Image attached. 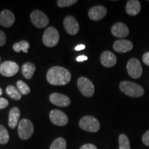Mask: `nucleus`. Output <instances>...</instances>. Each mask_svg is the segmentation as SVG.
I'll use <instances>...</instances> for the list:
<instances>
[{"label":"nucleus","mask_w":149,"mask_h":149,"mask_svg":"<svg viewBox=\"0 0 149 149\" xmlns=\"http://www.w3.org/2000/svg\"><path fill=\"white\" fill-rule=\"evenodd\" d=\"M142 141L144 144L147 146H149V130H147L142 137Z\"/></svg>","instance_id":"nucleus-29"},{"label":"nucleus","mask_w":149,"mask_h":149,"mask_svg":"<svg viewBox=\"0 0 149 149\" xmlns=\"http://www.w3.org/2000/svg\"><path fill=\"white\" fill-rule=\"evenodd\" d=\"M77 2V0H58L57 1V4L60 8H65L70 6Z\"/></svg>","instance_id":"nucleus-27"},{"label":"nucleus","mask_w":149,"mask_h":149,"mask_svg":"<svg viewBox=\"0 0 149 149\" xmlns=\"http://www.w3.org/2000/svg\"><path fill=\"white\" fill-rule=\"evenodd\" d=\"M87 59H88V57L86 55H79L76 58V60H77L78 62H82V61H86Z\"/></svg>","instance_id":"nucleus-33"},{"label":"nucleus","mask_w":149,"mask_h":149,"mask_svg":"<svg viewBox=\"0 0 149 149\" xmlns=\"http://www.w3.org/2000/svg\"><path fill=\"white\" fill-rule=\"evenodd\" d=\"M100 61L104 66L110 68L114 66L117 63L116 56L111 51H104L100 57Z\"/></svg>","instance_id":"nucleus-17"},{"label":"nucleus","mask_w":149,"mask_h":149,"mask_svg":"<svg viewBox=\"0 0 149 149\" xmlns=\"http://www.w3.org/2000/svg\"><path fill=\"white\" fill-rule=\"evenodd\" d=\"M141 3L137 0H129L126 3V11L130 16H135L140 12Z\"/></svg>","instance_id":"nucleus-18"},{"label":"nucleus","mask_w":149,"mask_h":149,"mask_svg":"<svg viewBox=\"0 0 149 149\" xmlns=\"http://www.w3.org/2000/svg\"><path fill=\"white\" fill-rule=\"evenodd\" d=\"M20 115H21V113H20L19 109L17 107H14L10 110L8 115L9 127L12 129H14L17 126Z\"/></svg>","instance_id":"nucleus-19"},{"label":"nucleus","mask_w":149,"mask_h":149,"mask_svg":"<svg viewBox=\"0 0 149 149\" xmlns=\"http://www.w3.org/2000/svg\"><path fill=\"white\" fill-rule=\"evenodd\" d=\"M50 120L55 125L63 126L66 125L68 122L67 115L59 110H53L50 113Z\"/></svg>","instance_id":"nucleus-10"},{"label":"nucleus","mask_w":149,"mask_h":149,"mask_svg":"<svg viewBox=\"0 0 149 149\" xmlns=\"http://www.w3.org/2000/svg\"><path fill=\"white\" fill-rule=\"evenodd\" d=\"M13 48V50L16 53H19V52L22 51L24 53H27L28 50L30 48V44L27 41H20V42L15 43Z\"/></svg>","instance_id":"nucleus-22"},{"label":"nucleus","mask_w":149,"mask_h":149,"mask_svg":"<svg viewBox=\"0 0 149 149\" xmlns=\"http://www.w3.org/2000/svg\"><path fill=\"white\" fill-rule=\"evenodd\" d=\"M16 86L17 88L19 91L22 95H26L31 91V89H30L29 86L25 82H24L23 81H21V80H19L17 82Z\"/></svg>","instance_id":"nucleus-25"},{"label":"nucleus","mask_w":149,"mask_h":149,"mask_svg":"<svg viewBox=\"0 0 149 149\" xmlns=\"http://www.w3.org/2000/svg\"><path fill=\"white\" fill-rule=\"evenodd\" d=\"M79 149H97V148L92 144H86L80 147Z\"/></svg>","instance_id":"nucleus-32"},{"label":"nucleus","mask_w":149,"mask_h":149,"mask_svg":"<svg viewBox=\"0 0 149 149\" xmlns=\"http://www.w3.org/2000/svg\"><path fill=\"white\" fill-rule=\"evenodd\" d=\"M6 42V37L5 33L0 30V46H3Z\"/></svg>","instance_id":"nucleus-28"},{"label":"nucleus","mask_w":149,"mask_h":149,"mask_svg":"<svg viewBox=\"0 0 149 149\" xmlns=\"http://www.w3.org/2000/svg\"><path fill=\"white\" fill-rule=\"evenodd\" d=\"M127 71L129 75L133 79H138L142 74V67L139 61L136 58H132L128 61Z\"/></svg>","instance_id":"nucleus-9"},{"label":"nucleus","mask_w":149,"mask_h":149,"mask_svg":"<svg viewBox=\"0 0 149 149\" xmlns=\"http://www.w3.org/2000/svg\"><path fill=\"white\" fill-rule=\"evenodd\" d=\"M111 33L115 37L124 38L129 34V30L124 24L118 22L115 24L111 28Z\"/></svg>","instance_id":"nucleus-16"},{"label":"nucleus","mask_w":149,"mask_h":149,"mask_svg":"<svg viewBox=\"0 0 149 149\" xmlns=\"http://www.w3.org/2000/svg\"><path fill=\"white\" fill-rule=\"evenodd\" d=\"M142 60L145 64L149 66V52H146L143 55Z\"/></svg>","instance_id":"nucleus-31"},{"label":"nucleus","mask_w":149,"mask_h":149,"mask_svg":"<svg viewBox=\"0 0 149 149\" xmlns=\"http://www.w3.org/2000/svg\"><path fill=\"white\" fill-rule=\"evenodd\" d=\"M19 69L18 64L12 61H5L0 64V73L5 77H13Z\"/></svg>","instance_id":"nucleus-7"},{"label":"nucleus","mask_w":149,"mask_h":149,"mask_svg":"<svg viewBox=\"0 0 149 149\" xmlns=\"http://www.w3.org/2000/svg\"><path fill=\"white\" fill-rule=\"evenodd\" d=\"M2 93H3V91H2V89L1 88V87H0V96L2 95Z\"/></svg>","instance_id":"nucleus-35"},{"label":"nucleus","mask_w":149,"mask_h":149,"mask_svg":"<svg viewBox=\"0 0 149 149\" xmlns=\"http://www.w3.org/2000/svg\"><path fill=\"white\" fill-rule=\"evenodd\" d=\"M79 127L86 131L96 133L100 130V124L99 121L94 117L87 115L83 117L79 121Z\"/></svg>","instance_id":"nucleus-3"},{"label":"nucleus","mask_w":149,"mask_h":149,"mask_svg":"<svg viewBox=\"0 0 149 149\" xmlns=\"http://www.w3.org/2000/svg\"><path fill=\"white\" fill-rule=\"evenodd\" d=\"M15 18L14 14L8 10H3L0 13V25L3 27L8 28L12 26L14 24Z\"/></svg>","instance_id":"nucleus-15"},{"label":"nucleus","mask_w":149,"mask_h":149,"mask_svg":"<svg viewBox=\"0 0 149 149\" xmlns=\"http://www.w3.org/2000/svg\"><path fill=\"white\" fill-rule=\"evenodd\" d=\"M0 62H1V57H0Z\"/></svg>","instance_id":"nucleus-36"},{"label":"nucleus","mask_w":149,"mask_h":149,"mask_svg":"<svg viewBox=\"0 0 149 149\" xmlns=\"http://www.w3.org/2000/svg\"><path fill=\"white\" fill-rule=\"evenodd\" d=\"M9 141V134L6 128L2 125H0V144H6Z\"/></svg>","instance_id":"nucleus-26"},{"label":"nucleus","mask_w":149,"mask_h":149,"mask_svg":"<svg viewBox=\"0 0 149 149\" xmlns=\"http://www.w3.org/2000/svg\"><path fill=\"white\" fill-rule=\"evenodd\" d=\"M107 10L105 7L102 6H96L92 7L88 11V16L93 21H99L102 19L107 15Z\"/></svg>","instance_id":"nucleus-14"},{"label":"nucleus","mask_w":149,"mask_h":149,"mask_svg":"<svg viewBox=\"0 0 149 149\" xmlns=\"http://www.w3.org/2000/svg\"><path fill=\"white\" fill-rule=\"evenodd\" d=\"M85 45H84V44H79V45L76 46L75 48H74V50L75 51H81V50H84L85 48Z\"/></svg>","instance_id":"nucleus-34"},{"label":"nucleus","mask_w":149,"mask_h":149,"mask_svg":"<svg viewBox=\"0 0 149 149\" xmlns=\"http://www.w3.org/2000/svg\"><path fill=\"white\" fill-rule=\"evenodd\" d=\"M77 87L80 92L85 97H92L95 93V87L92 81L84 77H79L77 80Z\"/></svg>","instance_id":"nucleus-6"},{"label":"nucleus","mask_w":149,"mask_h":149,"mask_svg":"<svg viewBox=\"0 0 149 149\" xmlns=\"http://www.w3.org/2000/svg\"><path fill=\"white\" fill-rule=\"evenodd\" d=\"M6 93L11 98L15 100H16V101L21 100L22 95L20 93L19 91L17 88L15 86H12V85L8 86L6 89Z\"/></svg>","instance_id":"nucleus-21"},{"label":"nucleus","mask_w":149,"mask_h":149,"mask_svg":"<svg viewBox=\"0 0 149 149\" xmlns=\"http://www.w3.org/2000/svg\"><path fill=\"white\" fill-rule=\"evenodd\" d=\"M31 20L35 26L40 29L46 27L49 23L48 17L40 10H35L31 14Z\"/></svg>","instance_id":"nucleus-8"},{"label":"nucleus","mask_w":149,"mask_h":149,"mask_svg":"<svg viewBox=\"0 0 149 149\" xmlns=\"http://www.w3.org/2000/svg\"><path fill=\"white\" fill-rule=\"evenodd\" d=\"M36 70V66L31 62L25 63L22 66V72L24 77L27 79H31L33 77V74Z\"/></svg>","instance_id":"nucleus-20"},{"label":"nucleus","mask_w":149,"mask_h":149,"mask_svg":"<svg viewBox=\"0 0 149 149\" xmlns=\"http://www.w3.org/2000/svg\"><path fill=\"white\" fill-rule=\"evenodd\" d=\"M50 101L54 105L60 107H66L70 104V100L68 97L58 93H54L50 95Z\"/></svg>","instance_id":"nucleus-11"},{"label":"nucleus","mask_w":149,"mask_h":149,"mask_svg":"<svg viewBox=\"0 0 149 149\" xmlns=\"http://www.w3.org/2000/svg\"><path fill=\"white\" fill-rule=\"evenodd\" d=\"M34 131V127L32 122L28 119H23L18 124L19 137L26 140L31 137Z\"/></svg>","instance_id":"nucleus-5"},{"label":"nucleus","mask_w":149,"mask_h":149,"mask_svg":"<svg viewBox=\"0 0 149 149\" xmlns=\"http://www.w3.org/2000/svg\"><path fill=\"white\" fill-rule=\"evenodd\" d=\"M119 149H130L129 139L124 134L119 136Z\"/></svg>","instance_id":"nucleus-24"},{"label":"nucleus","mask_w":149,"mask_h":149,"mask_svg":"<svg viewBox=\"0 0 149 149\" xmlns=\"http://www.w3.org/2000/svg\"><path fill=\"white\" fill-rule=\"evenodd\" d=\"M133 48V43L129 40H119L115 41L113 44V49L117 53H127L131 51Z\"/></svg>","instance_id":"nucleus-13"},{"label":"nucleus","mask_w":149,"mask_h":149,"mask_svg":"<svg viewBox=\"0 0 149 149\" xmlns=\"http://www.w3.org/2000/svg\"><path fill=\"white\" fill-rule=\"evenodd\" d=\"M48 82L53 86L67 84L71 79L69 70L61 66H53L48 70L46 74Z\"/></svg>","instance_id":"nucleus-1"},{"label":"nucleus","mask_w":149,"mask_h":149,"mask_svg":"<svg viewBox=\"0 0 149 149\" xmlns=\"http://www.w3.org/2000/svg\"><path fill=\"white\" fill-rule=\"evenodd\" d=\"M59 35L57 30L53 26L48 27L43 35V42L47 47H54L58 44Z\"/></svg>","instance_id":"nucleus-4"},{"label":"nucleus","mask_w":149,"mask_h":149,"mask_svg":"<svg viewBox=\"0 0 149 149\" xmlns=\"http://www.w3.org/2000/svg\"><path fill=\"white\" fill-rule=\"evenodd\" d=\"M8 106V100H6L5 98L0 97V110L6 109Z\"/></svg>","instance_id":"nucleus-30"},{"label":"nucleus","mask_w":149,"mask_h":149,"mask_svg":"<svg viewBox=\"0 0 149 149\" xmlns=\"http://www.w3.org/2000/svg\"><path fill=\"white\" fill-rule=\"evenodd\" d=\"M64 26L66 32L71 35L77 34L79 29V24L77 20L70 15L65 17L64 20Z\"/></svg>","instance_id":"nucleus-12"},{"label":"nucleus","mask_w":149,"mask_h":149,"mask_svg":"<svg viewBox=\"0 0 149 149\" xmlns=\"http://www.w3.org/2000/svg\"><path fill=\"white\" fill-rule=\"evenodd\" d=\"M66 141L63 137H58L52 143L50 149H66Z\"/></svg>","instance_id":"nucleus-23"},{"label":"nucleus","mask_w":149,"mask_h":149,"mask_svg":"<svg viewBox=\"0 0 149 149\" xmlns=\"http://www.w3.org/2000/svg\"><path fill=\"white\" fill-rule=\"evenodd\" d=\"M120 89L123 93L132 97H139L144 94V88L140 85L131 81H122L120 84Z\"/></svg>","instance_id":"nucleus-2"}]
</instances>
